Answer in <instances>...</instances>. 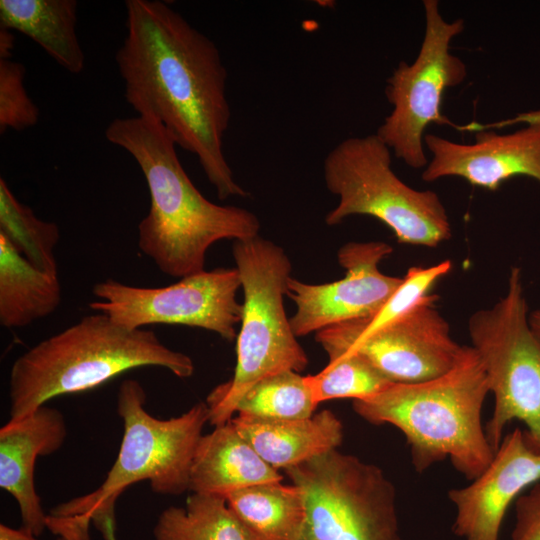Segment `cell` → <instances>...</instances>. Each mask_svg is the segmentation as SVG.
Segmentation results:
<instances>
[{"mask_svg": "<svg viewBox=\"0 0 540 540\" xmlns=\"http://www.w3.org/2000/svg\"><path fill=\"white\" fill-rule=\"evenodd\" d=\"M125 8L115 60L127 103L197 157L219 199L247 197L224 153L231 109L216 44L166 2L127 0Z\"/></svg>", "mask_w": 540, "mask_h": 540, "instance_id": "6da1fadb", "label": "cell"}, {"mask_svg": "<svg viewBox=\"0 0 540 540\" xmlns=\"http://www.w3.org/2000/svg\"><path fill=\"white\" fill-rule=\"evenodd\" d=\"M105 137L126 150L145 177L150 208L138 225V246L163 273L183 278L200 272L217 241L259 235L260 221L253 212L215 204L200 193L178 158L177 145L157 121L115 118Z\"/></svg>", "mask_w": 540, "mask_h": 540, "instance_id": "7a4b0ae2", "label": "cell"}, {"mask_svg": "<svg viewBox=\"0 0 540 540\" xmlns=\"http://www.w3.org/2000/svg\"><path fill=\"white\" fill-rule=\"evenodd\" d=\"M146 393L134 379L124 380L117 394V413L123 437L117 458L103 483L91 493L51 509L47 528L65 540H90L91 523L104 540H116L115 504L131 485L149 481L161 495L189 491L194 454L209 422L206 402L185 413L158 419L145 409Z\"/></svg>", "mask_w": 540, "mask_h": 540, "instance_id": "3957f363", "label": "cell"}, {"mask_svg": "<svg viewBox=\"0 0 540 540\" xmlns=\"http://www.w3.org/2000/svg\"><path fill=\"white\" fill-rule=\"evenodd\" d=\"M489 387L472 346H462L454 366L441 376L417 383H391L354 411L374 425L390 424L405 436L418 473L446 458L468 480L491 462L492 449L482 425Z\"/></svg>", "mask_w": 540, "mask_h": 540, "instance_id": "277c9868", "label": "cell"}, {"mask_svg": "<svg viewBox=\"0 0 540 540\" xmlns=\"http://www.w3.org/2000/svg\"><path fill=\"white\" fill-rule=\"evenodd\" d=\"M146 366L168 369L179 378L194 372L192 359L165 346L153 331L121 326L102 313L84 316L15 360L9 376L10 419Z\"/></svg>", "mask_w": 540, "mask_h": 540, "instance_id": "5b68a950", "label": "cell"}, {"mask_svg": "<svg viewBox=\"0 0 540 540\" xmlns=\"http://www.w3.org/2000/svg\"><path fill=\"white\" fill-rule=\"evenodd\" d=\"M233 257L243 290L234 375L207 396L209 422L219 426L235 414L244 392L259 379L308 365L284 308L291 262L284 249L259 235L234 241Z\"/></svg>", "mask_w": 540, "mask_h": 540, "instance_id": "8992f818", "label": "cell"}, {"mask_svg": "<svg viewBox=\"0 0 540 540\" xmlns=\"http://www.w3.org/2000/svg\"><path fill=\"white\" fill-rule=\"evenodd\" d=\"M390 148L370 134L342 140L323 162L327 189L338 203L325 217L333 226L352 215L374 217L399 243L436 247L451 237V225L439 196L406 185L391 168Z\"/></svg>", "mask_w": 540, "mask_h": 540, "instance_id": "52a82bcc", "label": "cell"}, {"mask_svg": "<svg viewBox=\"0 0 540 540\" xmlns=\"http://www.w3.org/2000/svg\"><path fill=\"white\" fill-rule=\"evenodd\" d=\"M521 269L513 267L508 289L494 306L476 311L468 322L472 347L484 367L493 412L485 425L495 451L507 424L526 426L529 443L540 451V336L529 324Z\"/></svg>", "mask_w": 540, "mask_h": 540, "instance_id": "ba28073f", "label": "cell"}, {"mask_svg": "<svg viewBox=\"0 0 540 540\" xmlns=\"http://www.w3.org/2000/svg\"><path fill=\"white\" fill-rule=\"evenodd\" d=\"M284 471L305 500L300 540H401L395 487L377 465L335 449Z\"/></svg>", "mask_w": 540, "mask_h": 540, "instance_id": "9c48e42d", "label": "cell"}, {"mask_svg": "<svg viewBox=\"0 0 540 540\" xmlns=\"http://www.w3.org/2000/svg\"><path fill=\"white\" fill-rule=\"evenodd\" d=\"M425 34L412 64L401 61L387 79L385 94L393 106L376 134L394 156L412 168L428 165L423 144L431 123L450 125L441 113L443 93L461 84L465 63L450 52L453 38L464 30V20L447 22L437 0H424Z\"/></svg>", "mask_w": 540, "mask_h": 540, "instance_id": "30bf717a", "label": "cell"}, {"mask_svg": "<svg viewBox=\"0 0 540 540\" xmlns=\"http://www.w3.org/2000/svg\"><path fill=\"white\" fill-rule=\"evenodd\" d=\"M239 288L236 267L202 270L164 287H138L107 279L93 286V295L99 300L89 306L130 329L152 324L183 325L233 341L237 337L235 325L241 322L243 313L236 299Z\"/></svg>", "mask_w": 540, "mask_h": 540, "instance_id": "8fae6325", "label": "cell"}, {"mask_svg": "<svg viewBox=\"0 0 540 540\" xmlns=\"http://www.w3.org/2000/svg\"><path fill=\"white\" fill-rule=\"evenodd\" d=\"M430 295L399 319L366 334L341 323L316 333L328 355L354 353L392 383H417L449 371L462 350Z\"/></svg>", "mask_w": 540, "mask_h": 540, "instance_id": "7c38bea8", "label": "cell"}, {"mask_svg": "<svg viewBox=\"0 0 540 540\" xmlns=\"http://www.w3.org/2000/svg\"><path fill=\"white\" fill-rule=\"evenodd\" d=\"M392 251L385 242H349L337 254L346 270L342 279L308 284L290 277L287 296L296 305L295 314L289 318L295 336L375 315L403 280L379 270L380 261Z\"/></svg>", "mask_w": 540, "mask_h": 540, "instance_id": "4fadbf2b", "label": "cell"}, {"mask_svg": "<svg viewBox=\"0 0 540 540\" xmlns=\"http://www.w3.org/2000/svg\"><path fill=\"white\" fill-rule=\"evenodd\" d=\"M540 481V451L524 431L507 433L488 466L471 484L449 490L456 509L454 534L464 540H498L509 506Z\"/></svg>", "mask_w": 540, "mask_h": 540, "instance_id": "5bb4252c", "label": "cell"}, {"mask_svg": "<svg viewBox=\"0 0 540 540\" xmlns=\"http://www.w3.org/2000/svg\"><path fill=\"white\" fill-rule=\"evenodd\" d=\"M424 144L432 154L421 175L426 182L457 176L473 186L496 190L523 175L540 183V123L507 134L479 130L473 144L425 134Z\"/></svg>", "mask_w": 540, "mask_h": 540, "instance_id": "9a60e30c", "label": "cell"}, {"mask_svg": "<svg viewBox=\"0 0 540 540\" xmlns=\"http://www.w3.org/2000/svg\"><path fill=\"white\" fill-rule=\"evenodd\" d=\"M66 436L64 416L46 405L21 418L10 419L0 429V487L15 498L21 527L35 536L47 528L48 516L35 488L36 459L59 450Z\"/></svg>", "mask_w": 540, "mask_h": 540, "instance_id": "2e32d148", "label": "cell"}, {"mask_svg": "<svg viewBox=\"0 0 540 540\" xmlns=\"http://www.w3.org/2000/svg\"><path fill=\"white\" fill-rule=\"evenodd\" d=\"M282 479L230 420L200 438L191 465L189 491L225 497L245 487Z\"/></svg>", "mask_w": 540, "mask_h": 540, "instance_id": "e0dca14e", "label": "cell"}, {"mask_svg": "<svg viewBox=\"0 0 540 540\" xmlns=\"http://www.w3.org/2000/svg\"><path fill=\"white\" fill-rule=\"evenodd\" d=\"M259 456L274 469H288L337 449L343 425L330 410L296 420L231 419Z\"/></svg>", "mask_w": 540, "mask_h": 540, "instance_id": "ac0fdd59", "label": "cell"}, {"mask_svg": "<svg viewBox=\"0 0 540 540\" xmlns=\"http://www.w3.org/2000/svg\"><path fill=\"white\" fill-rule=\"evenodd\" d=\"M75 0H0V28L16 30L36 42L72 74L85 68L77 32Z\"/></svg>", "mask_w": 540, "mask_h": 540, "instance_id": "d6986e66", "label": "cell"}, {"mask_svg": "<svg viewBox=\"0 0 540 540\" xmlns=\"http://www.w3.org/2000/svg\"><path fill=\"white\" fill-rule=\"evenodd\" d=\"M58 276L32 265L0 234V323L25 327L52 314L61 303Z\"/></svg>", "mask_w": 540, "mask_h": 540, "instance_id": "ffe728a7", "label": "cell"}, {"mask_svg": "<svg viewBox=\"0 0 540 540\" xmlns=\"http://www.w3.org/2000/svg\"><path fill=\"white\" fill-rule=\"evenodd\" d=\"M225 498L230 509L260 540H300L306 507L296 485L267 482L233 491Z\"/></svg>", "mask_w": 540, "mask_h": 540, "instance_id": "44dd1931", "label": "cell"}, {"mask_svg": "<svg viewBox=\"0 0 540 540\" xmlns=\"http://www.w3.org/2000/svg\"><path fill=\"white\" fill-rule=\"evenodd\" d=\"M155 540H260L220 495L194 493L185 507L170 506L153 528Z\"/></svg>", "mask_w": 540, "mask_h": 540, "instance_id": "7402d4cb", "label": "cell"}, {"mask_svg": "<svg viewBox=\"0 0 540 540\" xmlns=\"http://www.w3.org/2000/svg\"><path fill=\"white\" fill-rule=\"evenodd\" d=\"M318 405L308 377L285 370L251 385L238 400L235 414L265 420H296L312 416Z\"/></svg>", "mask_w": 540, "mask_h": 540, "instance_id": "603a6c76", "label": "cell"}, {"mask_svg": "<svg viewBox=\"0 0 540 540\" xmlns=\"http://www.w3.org/2000/svg\"><path fill=\"white\" fill-rule=\"evenodd\" d=\"M0 234L36 268L58 276L55 247L60 240L59 227L39 219L15 197L3 178L0 179Z\"/></svg>", "mask_w": 540, "mask_h": 540, "instance_id": "cb8c5ba5", "label": "cell"}, {"mask_svg": "<svg viewBox=\"0 0 540 540\" xmlns=\"http://www.w3.org/2000/svg\"><path fill=\"white\" fill-rule=\"evenodd\" d=\"M328 356L327 366L317 374L307 375L318 404L333 399H365L392 383L354 353L342 352Z\"/></svg>", "mask_w": 540, "mask_h": 540, "instance_id": "d4e9b609", "label": "cell"}, {"mask_svg": "<svg viewBox=\"0 0 540 540\" xmlns=\"http://www.w3.org/2000/svg\"><path fill=\"white\" fill-rule=\"evenodd\" d=\"M451 269L450 260L426 268L418 266L409 268L400 286L375 315L345 322L346 326L356 334H366L399 319L426 300L437 281Z\"/></svg>", "mask_w": 540, "mask_h": 540, "instance_id": "484cf974", "label": "cell"}, {"mask_svg": "<svg viewBox=\"0 0 540 540\" xmlns=\"http://www.w3.org/2000/svg\"><path fill=\"white\" fill-rule=\"evenodd\" d=\"M25 67L8 59H0V133L8 128L22 131L39 121V108L24 87Z\"/></svg>", "mask_w": 540, "mask_h": 540, "instance_id": "4316f807", "label": "cell"}, {"mask_svg": "<svg viewBox=\"0 0 540 540\" xmlns=\"http://www.w3.org/2000/svg\"><path fill=\"white\" fill-rule=\"evenodd\" d=\"M515 519L511 540H540V481L516 499Z\"/></svg>", "mask_w": 540, "mask_h": 540, "instance_id": "83f0119b", "label": "cell"}, {"mask_svg": "<svg viewBox=\"0 0 540 540\" xmlns=\"http://www.w3.org/2000/svg\"><path fill=\"white\" fill-rule=\"evenodd\" d=\"M0 540H38L31 531L20 527L11 528L5 524L0 525Z\"/></svg>", "mask_w": 540, "mask_h": 540, "instance_id": "f1b7e54d", "label": "cell"}, {"mask_svg": "<svg viewBox=\"0 0 540 540\" xmlns=\"http://www.w3.org/2000/svg\"><path fill=\"white\" fill-rule=\"evenodd\" d=\"M14 47V36L10 30L0 28V59H8Z\"/></svg>", "mask_w": 540, "mask_h": 540, "instance_id": "f546056e", "label": "cell"}, {"mask_svg": "<svg viewBox=\"0 0 540 540\" xmlns=\"http://www.w3.org/2000/svg\"><path fill=\"white\" fill-rule=\"evenodd\" d=\"M528 319L531 328L540 336V309L531 312Z\"/></svg>", "mask_w": 540, "mask_h": 540, "instance_id": "4dcf8cb0", "label": "cell"}, {"mask_svg": "<svg viewBox=\"0 0 540 540\" xmlns=\"http://www.w3.org/2000/svg\"><path fill=\"white\" fill-rule=\"evenodd\" d=\"M57 540H65V539H63V538L59 537V538H58Z\"/></svg>", "mask_w": 540, "mask_h": 540, "instance_id": "1f68e13d", "label": "cell"}]
</instances>
